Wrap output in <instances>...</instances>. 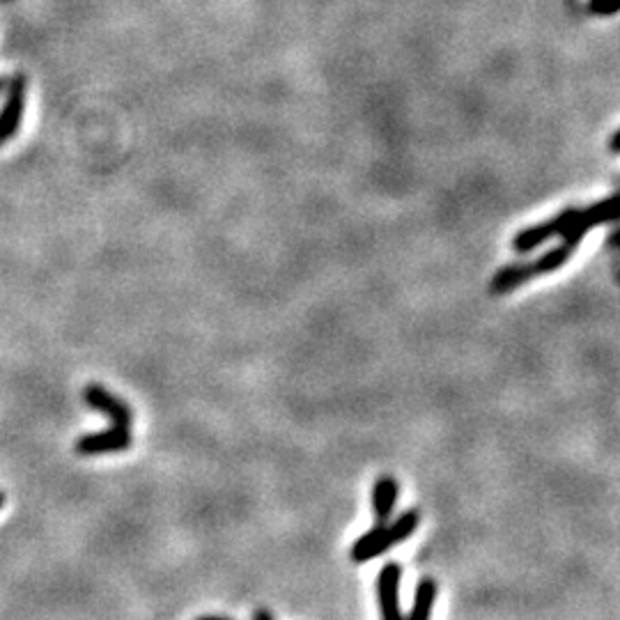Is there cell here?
<instances>
[{"mask_svg":"<svg viewBox=\"0 0 620 620\" xmlns=\"http://www.w3.org/2000/svg\"><path fill=\"white\" fill-rule=\"evenodd\" d=\"M3 501H5V499H3V494H0V508H3Z\"/></svg>","mask_w":620,"mask_h":620,"instance_id":"cell-18","label":"cell"},{"mask_svg":"<svg viewBox=\"0 0 620 620\" xmlns=\"http://www.w3.org/2000/svg\"><path fill=\"white\" fill-rule=\"evenodd\" d=\"M618 219H620V196H614V198L602 200V203L591 205L588 209H584V212H579L577 226L584 232H588L595 226H602V223L618 221Z\"/></svg>","mask_w":620,"mask_h":620,"instance_id":"cell-7","label":"cell"},{"mask_svg":"<svg viewBox=\"0 0 620 620\" xmlns=\"http://www.w3.org/2000/svg\"><path fill=\"white\" fill-rule=\"evenodd\" d=\"M614 242H616V246L620 248V230H618V232H616V235H614Z\"/></svg>","mask_w":620,"mask_h":620,"instance_id":"cell-17","label":"cell"},{"mask_svg":"<svg viewBox=\"0 0 620 620\" xmlns=\"http://www.w3.org/2000/svg\"><path fill=\"white\" fill-rule=\"evenodd\" d=\"M556 237V223L554 219L547 223H538V226H531L522 232H517V237L513 239V248L517 253H529L533 248H538L540 244H545L547 239Z\"/></svg>","mask_w":620,"mask_h":620,"instance_id":"cell-10","label":"cell"},{"mask_svg":"<svg viewBox=\"0 0 620 620\" xmlns=\"http://www.w3.org/2000/svg\"><path fill=\"white\" fill-rule=\"evenodd\" d=\"M588 10L598 17H611L620 12V0H588Z\"/></svg>","mask_w":620,"mask_h":620,"instance_id":"cell-13","label":"cell"},{"mask_svg":"<svg viewBox=\"0 0 620 620\" xmlns=\"http://www.w3.org/2000/svg\"><path fill=\"white\" fill-rule=\"evenodd\" d=\"M609 145H611V150H614V152H620V131H616Z\"/></svg>","mask_w":620,"mask_h":620,"instance_id":"cell-15","label":"cell"},{"mask_svg":"<svg viewBox=\"0 0 620 620\" xmlns=\"http://www.w3.org/2000/svg\"><path fill=\"white\" fill-rule=\"evenodd\" d=\"M0 88H3V79H0Z\"/></svg>","mask_w":620,"mask_h":620,"instance_id":"cell-19","label":"cell"},{"mask_svg":"<svg viewBox=\"0 0 620 620\" xmlns=\"http://www.w3.org/2000/svg\"><path fill=\"white\" fill-rule=\"evenodd\" d=\"M400 581H402V568L398 563L384 565L382 572H379L377 595L382 620H405L400 611Z\"/></svg>","mask_w":620,"mask_h":620,"instance_id":"cell-2","label":"cell"},{"mask_svg":"<svg viewBox=\"0 0 620 620\" xmlns=\"http://www.w3.org/2000/svg\"><path fill=\"white\" fill-rule=\"evenodd\" d=\"M386 549H391L389 538H386V524H379L354 542L350 556L354 563H368L379 554H384Z\"/></svg>","mask_w":620,"mask_h":620,"instance_id":"cell-5","label":"cell"},{"mask_svg":"<svg viewBox=\"0 0 620 620\" xmlns=\"http://www.w3.org/2000/svg\"><path fill=\"white\" fill-rule=\"evenodd\" d=\"M418 524H421V515H418V510H407L405 515H400L395 522L386 526V538H389V545L393 547V545H400V542H405L418 529Z\"/></svg>","mask_w":620,"mask_h":620,"instance_id":"cell-11","label":"cell"},{"mask_svg":"<svg viewBox=\"0 0 620 620\" xmlns=\"http://www.w3.org/2000/svg\"><path fill=\"white\" fill-rule=\"evenodd\" d=\"M26 88L28 81L23 79L21 74L14 76L10 85H7V102L3 111H0V145L7 143L17 134L23 115V104H26Z\"/></svg>","mask_w":620,"mask_h":620,"instance_id":"cell-3","label":"cell"},{"mask_svg":"<svg viewBox=\"0 0 620 620\" xmlns=\"http://www.w3.org/2000/svg\"><path fill=\"white\" fill-rule=\"evenodd\" d=\"M536 274V269H533V265H529V262H522V265H510V267H503L499 274H496L492 278V294H506V292H513L515 288H519V285H524L526 281H531Z\"/></svg>","mask_w":620,"mask_h":620,"instance_id":"cell-8","label":"cell"},{"mask_svg":"<svg viewBox=\"0 0 620 620\" xmlns=\"http://www.w3.org/2000/svg\"><path fill=\"white\" fill-rule=\"evenodd\" d=\"M83 400L88 402L95 412H102L104 416L111 418V430L131 434V409L127 402L115 398L111 391L99 384H90L88 389L83 391Z\"/></svg>","mask_w":620,"mask_h":620,"instance_id":"cell-1","label":"cell"},{"mask_svg":"<svg viewBox=\"0 0 620 620\" xmlns=\"http://www.w3.org/2000/svg\"><path fill=\"white\" fill-rule=\"evenodd\" d=\"M131 434H124L118 430H106L97 434H85L76 441V453L79 455H106V453H122L129 451Z\"/></svg>","mask_w":620,"mask_h":620,"instance_id":"cell-4","label":"cell"},{"mask_svg":"<svg viewBox=\"0 0 620 620\" xmlns=\"http://www.w3.org/2000/svg\"><path fill=\"white\" fill-rule=\"evenodd\" d=\"M198 620H228V618H221V616H203V618H198Z\"/></svg>","mask_w":620,"mask_h":620,"instance_id":"cell-16","label":"cell"},{"mask_svg":"<svg viewBox=\"0 0 620 620\" xmlns=\"http://www.w3.org/2000/svg\"><path fill=\"white\" fill-rule=\"evenodd\" d=\"M572 253H575V248L568 246V244H561L558 248H552V251L545 253L542 258L533 262V269H536V274H552V271L561 269L565 262L570 260Z\"/></svg>","mask_w":620,"mask_h":620,"instance_id":"cell-12","label":"cell"},{"mask_svg":"<svg viewBox=\"0 0 620 620\" xmlns=\"http://www.w3.org/2000/svg\"><path fill=\"white\" fill-rule=\"evenodd\" d=\"M437 593H439V588H437V581L434 579L418 581L412 611H409V616L405 620H430L432 611H434V604H437Z\"/></svg>","mask_w":620,"mask_h":620,"instance_id":"cell-9","label":"cell"},{"mask_svg":"<svg viewBox=\"0 0 620 620\" xmlns=\"http://www.w3.org/2000/svg\"><path fill=\"white\" fill-rule=\"evenodd\" d=\"M398 483L391 476H382L372 485V513L379 522H386L391 517L395 503H398Z\"/></svg>","mask_w":620,"mask_h":620,"instance_id":"cell-6","label":"cell"},{"mask_svg":"<svg viewBox=\"0 0 620 620\" xmlns=\"http://www.w3.org/2000/svg\"><path fill=\"white\" fill-rule=\"evenodd\" d=\"M253 620H274V616H271L269 611H265V609H258L253 614Z\"/></svg>","mask_w":620,"mask_h":620,"instance_id":"cell-14","label":"cell"}]
</instances>
